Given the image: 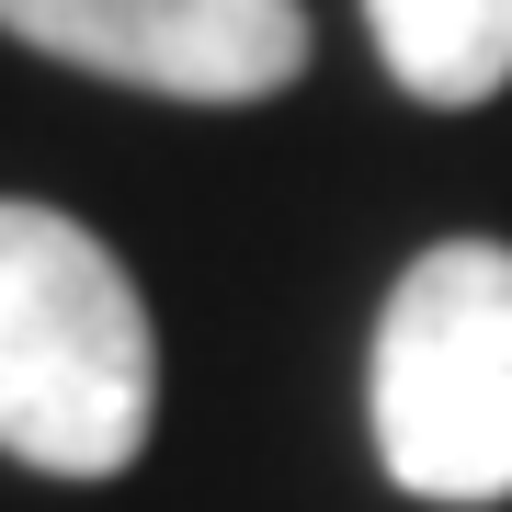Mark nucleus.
Listing matches in <instances>:
<instances>
[{"label":"nucleus","mask_w":512,"mask_h":512,"mask_svg":"<svg viewBox=\"0 0 512 512\" xmlns=\"http://www.w3.org/2000/svg\"><path fill=\"white\" fill-rule=\"evenodd\" d=\"M160 410V342L103 251L57 205H0V456L114 478Z\"/></svg>","instance_id":"nucleus-1"},{"label":"nucleus","mask_w":512,"mask_h":512,"mask_svg":"<svg viewBox=\"0 0 512 512\" xmlns=\"http://www.w3.org/2000/svg\"><path fill=\"white\" fill-rule=\"evenodd\" d=\"M376 456L410 501H512V251L433 239L376 319Z\"/></svg>","instance_id":"nucleus-2"},{"label":"nucleus","mask_w":512,"mask_h":512,"mask_svg":"<svg viewBox=\"0 0 512 512\" xmlns=\"http://www.w3.org/2000/svg\"><path fill=\"white\" fill-rule=\"evenodd\" d=\"M0 35L171 103H274L308 69L296 0H0Z\"/></svg>","instance_id":"nucleus-3"},{"label":"nucleus","mask_w":512,"mask_h":512,"mask_svg":"<svg viewBox=\"0 0 512 512\" xmlns=\"http://www.w3.org/2000/svg\"><path fill=\"white\" fill-rule=\"evenodd\" d=\"M365 23L410 103H490L512 80V0H365Z\"/></svg>","instance_id":"nucleus-4"}]
</instances>
